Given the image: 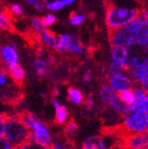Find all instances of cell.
Returning <instances> with one entry per match:
<instances>
[{
	"mask_svg": "<svg viewBox=\"0 0 148 149\" xmlns=\"http://www.w3.org/2000/svg\"><path fill=\"white\" fill-rule=\"evenodd\" d=\"M106 3V24L110 32L125 26L139 16L140 9L135 6L117 5L113 1Z\"/></svg>",
	"mask_w": 148,
	"mask_h": 149,
	"instance_id": "cell-1",
	"label": "cell"
},
{
	"mask_svg": "<svg viewBox=\"0 0 148 149\" xmlns=\"http://www.w3.org/2000/svg\"><path fill=\"white\" fill-rule=\"evenodd\" d=\"M145 22L139 17L132 21L125 26L110 32L109 41L111 46L127 47L129 45L140 42Z\"/></svg>",
	"mask_w": 148,
	"mask_h": 149,
	"instance_id": "cell-2",
	"label": "cell"
},
{
	"mask_svg": "<svg viewBox=\"0 0 148 149\" xmlns=\"http://www.w3.org/2000/svg\"><path fill=\"white\" fill-rule=\"evenodd\" d=\"M21 116L30 131L27 142L38 143L43 146H50L52 144L53 138L48 126L38 116L32 113H25Z\"/></svg>",
	"mask_w": 148,
	"mask_h": 149,
	"instance_id": "cell-3",
	"label": "cell"
},
{
	"mask_svg": "<svg viewBox=\"0 0 148 149\" xmlns=\"http://www.w3.org/2000/svg\"><path fill=\"white\" fill-rule=\"evenodd\" d=\"M29 131L21 116H6L4 137L14 146L27 142Z\"/></svg>",
	"mask_w": 148,
	"mask_h": 149,
	"instance_id": "cell-4",
	"label": "cell"
},
{
	"mask_svg": "<svg viewBox=\"0 0 148 149\" xmlns=\"http://www.w3.org/2000/svg\"><path fill=\"white\" fill-rule=\"evenodd\" d=\"M127 51V70H148V45L135 42L125 47Z\"/></svg>",
	"mask_w": 148,
	"mask_h": 149,
	"instance_id": "cell-5",
	"label": "cell"
},
{
	"mask_svg": "<svg viewBox=\"0 0 148 149\" xmlns=\"http://www.w3.org/2000/svg\"><path fill=\"white\" fill-rule=\"evenodd\" d=\"M123 129L127 134L141 133L148 130V112L127 111L123 116Z\"/></svg>",
	"mask_w": 148,
	"mask_h": 149,
	"instance_id": "cell-6",
	"label": "cell"
},
{
	"mask_svg": "<svg viewBox=\"0 0 148 149\" xmlns=\"http://www.w3.org/2000/svg\"><path fill=\"white\" fill-rule=\"evenodd\" d=\"M56 51L59 54L69 53L74 56H83L85 48L78 37L70 33H63L57 36Z\"/></svg>",
	"mask_w": 148,
	"mask_h": 149,
	"instance_id": "cell-7",
	"label": "cell"
},
{
	"mask_svg": "<svg viewBox=\"0 0 148 149\" xmlns=\"http://www.w3.org/2000/svg\"><path fill=\"white\" fill-rule=\"evenodd\" d=\"M127 70V51L125 47L112 46L110 49V61L107 66V77Z\"/></svg>",
	"mask_w": 148,
	"mask_h": 149,
	"instance_id": "cell-8",
	"label": "cell"
},
{
	"mask_svg": "<svg viewBox=\"0 0 148 149\" xmlns=\"http://www.w3.org/2000/svg\"><path fill=\"white\" fill-rule=\"evenodd\" d=\"M108 84L115 89L116 93L132 89L135 85L128 70H124L114 76L108 77Z\"/></svg>",
	"mask_w": 148,
	"mask_h": 149,
	"instance_id": "cell-9",
	"label": "cell"
},
{
	"mask_svg": "<svg viewBox=\"0 0 148 149\" xmlns=\"http://www.w3.org/2000/svg\"><path fill=\"white\" fill-rule=\"evenodd\" d=\"M135 93V101L132 105L128 106L129 111L148 112V95L144 90L142 86L135 84L132 88Z\"/></svg>",
	"mask_w": 148,
	"mask_h": 149,
	"instance_id": "cell-10",
	"label": "cell"
},
{
	"mask_svg": "<svg viewBox=\"0 0 148 149\" xmlns=\"http://www.w3.org/2000/svg\"><path fill=\"white\" fill-rule=\"evenodd\" d=\"M124 143L128 149H147L148 130L141 133L127 134Z\"/></svg>",
	"mask_w": 148,
	"mask_h": 149,
	"instance_id": "cell-11",
	"label": "cell"
},
{
	"mask_svg": "<svg viewBox=\"0 0 148 149\" xmlns=\"http://www.w3.org/2000/svg\"><path fill=\"white\" fill-rule=\"evenodd\" d=\"M0 59L6 66L11 64L18 63L19 54L17 51V44H6L2 46L1 51H0Z\"/></svg>",
	"mask_w": 148,
	"mask_h": 149,
	"instance_id": "cell-12",
	"label": "cell"
},
{
	"mask_svg": "<svg viewBox=\"0 0 148 149\" xmlns=\"http://www.w3.org/2000/svg\"><path fill=\"white\" fill-rule=\"evenodd\" d=\"M52 105L55 108V120L58 125H65L68 122L69 111L61 101L56 98V96L52 99Z\"/></svg>",
	"mask_w": 148,
	"mask_h": 149,
	"instance_id": "cell-13",
	"label": "cell"
},
{
	"mask_svg": "<svg viewBox=\"0 0 148 149\" xmlns=\"http://www.w3.org/2000/svg\"><path fill=\"white\" fill-rule=\"evenodd\" d=\"M108 144L106 140L100 136H90L86 137L80 149H107Z\"/></svg>",
	"mask_w": 148,
	"mask_h": 149,
	"instance_id": "cell-14",
	"label": "cell"
},
{
	"mask_svg": "<svg viewBox=\"0 0 148 149\" xmlns=\"http://www.w3.org/2000/svg\"><path fill=\"white\" fill-rule=\"evenodd\" d=\"M48 63L49 61L47 60V59L44 57L43 53L40 51L38 54V56H36L33 62H32V66L35 70V72L36 73V74L39 77H45L47 74V68H48Z\"/></svg>",
	"mask_w": 148,
	"mask_h": 149,
	"instance_id": "cell-15",
	"label": "cell"
},
{
	"mask_svg": "<svg viewBox=\"0 0 148 149\" xmlns=\"http://www.w3.org/2000/svg\"><path fill=\"white\" fill-rule=\"evenodd\" d=\"M6 70L8 73L9 77L12 78L14 82H16L17 84H22L26 77V71L24 68L19 63L11 64L6 66Z\"/></svg>",
	"mask_w": 148,
	"mask_h": 149,
	"instance_id": "cell-16",
	"label": "cell"
},
{
	"mask_svg": "<svg viewBox=\"0 0 148 149\" xmlns=\"http://www.w3.org/2000/svg\"><path fill=\"white\" fill-rule=\"evenodd\" d=\"M117 95L115 89L109 84L103 85L98 92V99L104 106H108L112 99Z\"/></svg>",
	"mask_w": 148,
	"mask_h": 149,
	"instance_id": "cell-17",
	"label": "cell"
},
{
	"mask_svg": "<svg viewBox=\"0 0 148 149\" xmlns=\"http://www.w3.org/2000/svg\"><path fill=\"white\" fill-rule=\"evenodd\" d=\"M39 39L44 47L49 49L56 50L57 44V36L55 35L52 31L48 30L47 28L39 34Z\"/></svg>",
	"mask_w": 148,
	"mask_h": 149,
	"instance_id": "cell-18",
	"label": "cell"
},
{
	"mask_svg": "<svg viewBox=\"0 0 148 149\" xmlns=\"http://www.w3.org/2000/svg\"><path fill=\"white\" fill-rule=\"evenodd\" d=\"M108 107H110L111 110L115 112L116 114L121 116L122 117L124 115L126 114V112L128 111V106L121 100V98L118 96V95H116L112 99V101L110 102Z\"/></svg>",
	"mask_w": 148,
	"mask_h": 149,
	"instance_id": "cell-19",
	"label": "cell"
},
{
	"mask_svg": "<svg viewBox=\"0 0 148 149\" xmlns=\"http://www.w3.org/2000/svg\"><path fill=\"white\" fill-rule=\"evenodd\" d=\"M67 99L74 105H82L85 100V95L79 88L70 86L67 89Z\"/></svg>",
	"mask_w": 148,
	"mask_h": 149,
	"instance_id": "cell-20",
	"label": "cell"
},
{
	"mask_svg": "<svg viewBox=\"0 0 148 149\" xmlns=\"http://www.w3.org/2000/svg\"><path fill=\"white\" fill-rule=\"evenodd\" d=\"M12 28L13 26H12L10 15L7 12L0 11V30L9 31Z\"/></svg>",
	"mask_w": 148,
	"mask_h": 149,
	"instance_id": "cell-21",
	"label": "cell"
},
{
	"mask_svg": "<svg viewBox=\"0 0 148 149\" xmlns=\"http://www.w3.org/2000/svg\"><path fill=\"white\" fill-rule=\"evenodd\" d=\"M29 25H30V27L32 30L38 35L40 33H42L45 29H47L45 27V26L43 25L41 17H32L30 19H29Z\"/></svg>",
	"mask_w": 148,
	"mask_h": 149,
	"instance_id": "cell-22",
	"label": "cell"
},
{
	"mask_svg": "<svg viewBox=\"0 0 148 149\" xmlns=\"http://www.w3.org/2000/svg\"><path fill=\"white\" fill-rule=\"evenodd\" d=\"M118 96L121 98V100L126 104L127 106L132 105L135 101V93L133 91V89H127V90H124L119 93H117Z\"/></svg>",
	"mask_w": 148,
	"mask_h": 149,
	"instance_id": "cell-23",
	"label": "cell"
},
{
	"mask_svg": "<svg viewBox=\"0 0 148 149\" xmlns=\"http://www.w3.org/2000/svg\"><path fill=\"white\" fill-rule=\"evenodd\" d=\"M147 70H143V69H139V68H133V69H129L128 72L131 74V77L133 78V80L135 81V83L137 85H141L142 82L145 77Z\"/></svg>",
	"mask_w": 148,
	"mask_h": 149,
	"instance_id": "cell-24",
	"label": "cell"
},
{
	"mask_svg": "<svg viewBox=\"0 0 148 149\" xmlns=\"http://www.w3.org/2000/svg\"><path fill=\"white\" fill-rule=\"evenodd\" d=\"M85 21V16L82 13H73L69 17V24L72 26H79Z\"/></svg>",
	"mask_w": 148,
	"mask_h": 149,
	"instance_id": "cell-25",
	"label": "cell"
},
{
	"mask_svg": "<svg viewBox=\"0 0 148 149\" xmlns=\"http://www.w3.org/2000/svg\"><path fill=\"white\" fill-rule=\"evenodd\" d=\"M65 129L64 133L65 136L67 137H73L76 135L78 130V125L75 121H68L67 123L65 124Z\"/></svg>",
	"mask_w": 148,
	"mask_h": 149,
	"instance_id": "cell-26",
	"label": "cell"
},
{
	"mask_svg": "<svg viewBox=\"0 0 148 149\" xmlns=\"http://www.w3.org/2000/svg\"><path fill=\"white\" fill-rule=\"evenodd\" d=\"M41 20L45 27L47 28L56 24V22L57 21V17L54 12H48L46 15H44L43 17H41Z\"/></svg>",
	"mask_w": 148,
	"mask_h": 149,
	"instance_id": "cell-27",
	"label": "cell"
},
{
	"mask_svg": "<svg viewBox=\"0 0 148 149\" xmlns=\"http://www.w3.org/2000/svg\"><path fill=\"white\" fill-rule=\"evenodd\" d=\"M14 149H51L50 146H43L39 145L38 143H33V142H26L20 146H15Z\"/></svg>",
	"mask_w": 148,
	"mask_h": 149,
	"instance_id": "cell-28",
	"label": "cell"
},
{
	"mask_svg": "<svg viewBox=\"0 0 148 149\" xmlns=\"http://www.w3.org/2000/svg\"><path fill=\"white\" fill-rule=\"evenodd\" d=\"M8 11L11 15L16 17H22L24 15V7L18 3H13L9 6Z\"/></svg>",
	"mask_w": 148,
	"mask_h": 149,
	"instance_id": "cell-29",
	"label": "cell"
},
{
	"mask_svg": "<svg viewBox=\"0 0 148 149\" xmlns=\"http://www.w3.org/2000/svg\"><path fill=\"white\" fill-rule=\"evenodd\" d=\"M8 77L9 74L6 68H2L0 70V86H5L8 83Z\"/></svg>",
	"mask_w": 148,
	"mask_h": 149,
	"instance_id": "cell-30",
	"label": "cell"
},
{
	"mask_svg": "<svg viewBox=\"0 0 148 149\" xmlns=\"http://www.w3.org/2000/svg\"><path fill=\"white\" fill-rule=\"evenodd\" d=\"M84 105L86 109L88 110H92L94 106H95V101H94V98L91 95H87L86 97H85V100H84Z\"/></svg>",
	"mask_w": 148,
	"mask_h": 149,
	"instance_id": "cell-31",
	"label": "cell"
},
{
	"mask_svg": "<svg viewBox=\"0 0 148 149\" xmlns=\"http://www.w3.org/2000/svg\"><path fill=\"white\" fill-rule=\"evenodd\" d=\"M14 146L4 136L0 137V149H14Z\"/></svg>",
	"mask_w": 148,
	"mask_h": 149,
	"instance_id": "cell-32",
	"label": "cell"
},
{
	"mask_svg": "<svg viewBox=\"0 0 148 149\" xmlns=\"http://www.w3.org/2000/svg\"><path fill=\"white\" fill-rule=\"evenodd\" d=\"M138 17L141 20L148 23V6H145L142 9H140Z\"/></svg>",
	"mask_w": 148,
	"mask_h": 149,
	"instance_id": "cell-33",
	"label": "cell"
},
{
	"mask_svg": "<svg viewBox=\"0 0 148 149\" xmlns=\"http://www.w3.org/2000/svg\"><path fill=\"white\" fill-rule=\"evenodd\" d=\"M51 149H68V147L65 145V143L61 142V141H54L50 145Z\"/></svg>",
	"mask_w": 148,
	"mask_h": 149,
	"instance_id": "cell-34",
	"label": "cell"
},
{
	"mask_svg": "<svg viewBox=\"0 0 148 149\" xmlns=\"http://www.w3.org/2000/svg\"><path fill=\"white\" fill-rule=\"evenodd\" d=\"M92 77H93V71L91 69H87L86 71H85L83 77H82V80L84 83H89V82L92 80Z\"/></svg>",
	"mask_w": 148,
	"mask_h": 149,
	"instance_id": "cell-35",
	"label": "cell"
},
{
	"mask_svg": "<svg viewBox=\"0 0 148 149\" xmlns=\"http://www.w3.org/2000/svg\"><path fill=\"white\" fill-rule=\"evenodd\" d=\"M5 123H6V116L0 114V137L4 136V133H5Z\"/></svg>",
	"mask_w": 148,
	"mask_h": 149,
	"instance_id": "cell-36",
	"label": "cell"
},
{
	"mask_svg": "<svg viewBox=\"0 0 148 149\" xmlns=\"http://www.w3.org/2000/svg\"><path fill=\"white\" fill-rule=\"evenodd\" d=\"M21 1L23 2L24 4H26V6H31V7H34L38 4H40V3L44 2L43 0H21Z\"/></svg>",
	"mask_w": 148,
	"mask_h": 149,
	"instance_id": "cell-37",
	"label": "cell"
},
{
	"mask_svg": "<svg viewBox=\"0 0 148 149\" xmlns=\"http://www.w3.org/2000/svg\"><path fill=\"white\" fill-rule=\"evenodd\" d=\"M140 86H142V87L144 88V90L146 92V94L148 95V70L146 71V74H145V77L142 82V84L140 85Z\"/></svg>",
	"mask_w": 148,
	"mask_h": 149,
	"instance_id": "cell-38",
	"label": "cell"
},
{
	"mask_svg": "<svg viewBox=\"0 0 148 149\" xmlns=\"http://www.w3.org/2000/svg\"><path fill=\"white\" fill-rule=\"evenodd\" d=\"M33 9L35 11V12H42L44 10H46V7H45V4L43 3H40V4H38L36 6H35L33 7Z\"/></svg>",
	"mask_w": 148,
	"mask_h": 149,
	"instance_id": "cell-39",
	"label": "cell"
},
{
	"mask_svg": "<svg viewBox=\"0 0 148 149\" xmlns=\"http://www.w3.org/2000/svg\"><path fill=\"white\" fill-rule=\"evenodd\" d=\"M52 94H53L54 96H56L60 94V90H59V88L57 86H54L53 89H52Z\"/></svg>",
	"mask_w": 148,
	"mask_h": 149,
	"instance_id": "cell-40",
	"label": "cell"
},
{
	"mask_svg": "<svg viewBox=\"0 0 148 149\" xmlns=\"http://www.w3.org/2000/svg\"><path fill=\"white\" fill-rule=\"evenodd\" d=\"M43 1H44V4H47V3L53 2V1H64L65 4V0H43ZM65 6H66V4H65Z\"/></svg>",
	"mask_w": 148,
	"mask_h": 149,
	"instance_id": "cell-41",
	"label": "cell"
},
{
	"mask_svg": "<svg viewBox=\"0 0 148 149\" xmlns=\"http://www.w3.org/2000/svg\"><path fill=\"white\" fill-rule=\"evenodd\" d=\"M141 1H143L145 6H148V0H141Z\"/></svg>",
	"mask_w": 148,
	"mask_h": 149,
	"instance_id": "cell-42",
	"label": "cell"
},
{
	"mask_svg": "<svg viewBox=\"0 0 148 149\" xmlns=\"http://www.w3.org/2000/svg\"><path fill=\"white\" fill-rule=\"evenodd\" d=\"M1 48H2V45H1V41H0V51H1Z\"/></svg>",
	"mask_w": 148,
	"mask_h": 149,
	"instance_id": "cell-43",
	"label": "cell"
},
{
	"mask_svg": "<svg viewBox=\"0 0 148 149\" xmlns=\"http://www.w3.org/2000/svg\"><path fill=\"white\" fill-rule=\"evenodd\" d=\"M109 1H112V0H106V2H109Z\"/></svg>",
	"mask_w": 148,
	"mask_h": 149,
	"instance_id": "cell-44",
	"label": "cell"
},
{
	"mask_svg": "<svg viewBox=\"0 0 148 149\" xmlns=\"http://www.w3.org/2000/svg\"><path fill=\"white\" fill-rule=\"evenodd\" d=\"M147 149H148V148H147Z\"/></svg>",
	"mask_w": 148,
	"mask_h": 149,
	"instance_id": "cell-45",
	"label": "cell"
}]
</instances>
